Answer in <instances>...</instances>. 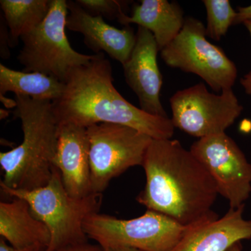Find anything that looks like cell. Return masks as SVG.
Wrapping results in <instances>:
<instances>
[{"label": "cell", "instance_id": "1", "mask_svg": "<svg viewBox=\"0 0 251 251\" xmlns=\"http://www.w3.org/2000/svg\"><path fill=\"white\" fill-rule=\"evenodd\" d=\"M142 167L146 184L136 198L148 210L189 226L216 213L219 192L212 176L177 140L152 139Z\"/></svg>", "mask_w": 251, "mask_h": 251}, {"label": "cell", "instance_id": "2", "mask_svg": "<svg viewBox=\"0 0 251 251\" xmlns=\"http://www.w3.org/2000/svg\"><path fill=\"white\" fill-rule=\"evenodd\" d=\"M60 98L52 102L59 126L87 127L114 124L131 127L152 139H171L175 127L169 117L153 116L126 100L113 85L111 64L104 53L68 75Z\"/></svg>", "mask_w": 251, "mask_h": 251}, {"label": "cell", "instance_id": "3", "mask_svg": "<svg viewBox=\"0 0 251 251\" xmlns=\"http://www.w3.org/2000/svg\"><path fill=\"white\" fill-rule=\"evenodd\" d=\"M14 112L22 123L23 140L19 146L0 153L4 173L0 184L14 190L31 191L44 187L52 176L58 144L59 126L52 102L15 95Z\"/></svg>", "mask_w": 251, "mask_h": 251}, {"label": "cell", "instance_id": "4", "mask_svg": "<svg viewBox=\"0 0 251 251\" xmlns=\"http://www.w3.org/2000/svg\"><path fill=\"white\" fill-rule=\"evenodd\" d=\"M0 187L6 196L27 201L34 216L47 226L50 242L46 251H57L88 242L84 223L90 216L99 213L103 202V193H92L85 198L70 196L55 167L49 184L44 187L31 191L11 189L2 184Z\"/></svg>", "mask_w": 251, "mask_h": 251}, {"label": "cell", "instance_id": "5", "mask_svg": "<svg viewBox=\"0 0 251 251\" xmlns=\"http://www.w3.org/2000/svg\"><path fill=\"white\" fill-rule=\"evenodd\" d=\"M68 14L67 1L52 0L44 22L21 38L17 59L24 72L41 73L65 83L74 69L95 58L97 54L80 53L71 46L66 34Z\"/></svg>", "mask_w": 251, "mask_h": 251}, {"label": "cell", "instance_id": "6", "mask_svg": "<svg viewBox=\"0 0 251 251\" xmlns=\"http://www.w3.org/2000/svg\"><path fill=\"white\" fill-rule=\"evenodd\" d=\"M188 227L150 210L128 220L97 213L84 223L87 237L103 249L129 247L142 251H171Z\"/></svg>", "mask_w": 251, "mask_h": 251}, {"label": "cell", "instance_id": "7", "mask_svg": "<svg viewBox=\"0 0 251 251\" xmlns=\"http://www.w3.org/2000/svg\"><path fill=\"white\" fill-rule=\"evenodd\" d=\"M206 27L197 18H185L176 38L161 50L168 67L201 77L214 92L232 89L237 77L235 64L219 46L206 39Z\"/></svg>", "mask_w": 251, "mask_h": 251}, {"label": "cell", "instance_id": "8", "mask_svg": "<svg viewBox=\"0 0 251 251\" xmlns=\"http://www.w3.org/2000/svg\"><path fill=\"white\" fill-rule=\"evenodd\" d=\"M92 189L103 193L110 181L143 164L152 138L127 126L98 124L87 128Z\"/></svg>", "mask_w": 251, "mask_h": 251}, {"label": "cell", "instance_id": "9", "mask_svg": "<svg viewBox=\"0 0 251 251\" xmlns=\"http://www.w3.org/2000/svg\"><path fill=\"white\" fill-rule=\"evenodd\" d=\"M170 103L175 128L199 139L226 132L244 109L232 89L216 94L203 83L175 92Z\"/></svg>", "mask_w": 251, "mask_h": 251}, {"label": "cell", "instance_id": "10", "mask_svg": "<svg viewBox=\"0 0 251 251\" xmlns=\"http://www.w3.org/2000/svg\"><path fill=\"white\" fill-rule=\"evenodd\" d=\"M190 151L209 172L230 209L245 204L251 193V164L233 139L226 132L209 135L193 143Z\"/></svg>", "mask_w": 251, "mask_h": 251}, {"label": "cell", "instance_id": "11", "mask_svg": "<svg viewBox=\"0 0 251 251\" xmlns=\"http://www.w3.org/2000/svg\"><path fill=\"white\" fill-rule=\"evenodd\" d=\"M158 49L151 31L138 27L136 42L123 64L126 82L139 100L140 109L153 116L168 117L161 101L163 77L157 63Z\"/></svg>", "mask_w": 251, "mask_h": 251}, {"label": "cell", "instance_id": "12", "mask_svg": "<svg viewBox=\"0 0 251 251\" xmlns=\"http://www.w3.org/2000/svg\"><path fill=\"white\" fill-rule=\"evenodd\" d=\"M67 29L82 34L85 45L96 54L105 52L122 65L128 61L136 42L133 28L110 25L103 18L87 13L75 1H67Z\"/></svg>", "mask_w": 251, "mask_h": 251}, {"label": "cell", "instance_id": "13", "mask_svg": "<svg viewBox=\"0 0 251 251\" xmlns=\"http://www.w3.org/2000/svg\"><path fill=\"white\" fill-rule=\"evenodd\" d=\"M244 205L230 209L221 219L215 214L188 226L171 251H227L236 243L251 239V221L243 217Z\"/></svg>", "mask_w": 251, "mask_h": 251}, {"label": "cell", "instance_id": "14", "mask_svg": "<svg viewBox=\"0 0 251 251\" xmlns=\"http://www.w3.org/2000/svg\"><path fill=\"white\" fill-rule=\"evenodd\" d=\"M54 167L60 172L63 184L70 196L85 198L94 193L87 128L73 124L59 125Z\"/></svg>", "mask_w": 251, "mask_h": 251}, {"label": "cell", "instance_id": "15", "mask_svg": "<svg viewBox=\"0 0 251 251\" xmlns=\"http://www.w3.org/2000/svg\"><path fill=\"white\" fill-rule=\"evenodd\" d=\"M118 21L125 26L137 24L151 31L161 51L179 34L185 18L184 11L176 1L142 0L133 8L131 16L125 14Z\"/></svg>", "mask_w": 251, "mask_h": 251}, {"label": "cell", "instance_id": "16", "mask_svg": "<svg viewBox=\"0 0 251 251\" xmlns=\"http://www.w3.org/2000/svg\"><path fill=\"white\" fill-rule=\"evenodd\" d=\"M0 235L18 249L35 245L48 248L50 242L47 226L34 216L29 203L20 198L0 202Z\"/></svg>", "mask_w": 251, "mask_h": 251}, {"label": "cell", "instance_id": "17", "mask_svg": "<svg viewBox=\"0 0 251 251\" xmlns=\"http://www.w3.org/2000/svg\"><path fill=\"white\" fill-rule=\"evenodd\" d=\"M64 86V82L50 75L19 72L0 64V95L10 92L34 100L54 102L62 95Z\"/></svg>", "mask_w": 251, "mask_h": 251}, {"label": "cell", "instance_id": "18", "mask_svg": "<svg viewBox=\"0 0 251 251\" xmlns=\"http://www.w3.org/2000/svg\"><path fill=\"white\" fill-rule=\"evenodd\" d=\"M52 0H1L0 6L9 31L10 48L44 22Z\"/></svg>", "mask_w": 251, "mask_h": 251}, {"label": "cell", "instance_id": "19", "mask_svg": "<svg viewBox=\"0 0 251 251\" xmlns=\"http://www.w3.org/2000/svg\"><path fill=\"white\" fill-rule=\"evenodd\" d=\"M206 11V36L213 40H221L229 27L234 25L237 11L229 0H204Z\"/></svg>", "mask_w": 251, "mask_h": 251}, {"label": "cell", "instance_id": "20", "mask_svg": "<svg viewBox=\"0 0 251 251\" xmlns=\"http://www.w3.org/2000/svg\"><path fill=\"white\" fill-rule=\"evenodd\" d=\"M77 4L87 13L94 16L118 21L126 14V10L131 1L120 0H76Z\"/></svg>", "mask_w": 251, "mask_h": 251}, {"label": "cell", "instance_id": "21", "mask_svg": "<svg viewBox=\"0 0 251 251\" xmlns=\"http://www.w3.org/2000/svg\"><path fill=\"white\" fill-rule=\"evenodd\" d=\"M10 37L7 25L4 17L1 16L0 25V54L1 58L7 59L10 57Z\"/></svg>", "mask_w": 251, "mask_h": 251}, {"label": "cell", "instance_id": "22", "mask_svg": "<svg viewBox=\"0 0 251 251\" xmlns=\"http://www.w3.org/2000/svg\"><path fill=\"white\" fill-rule=\"evenodd\" d=\"M47 247L44 246L35 245L32 247L25 248V249H15L6 243L3 238H0V251H46Z\"/></svg>", "mask_w": 251, "mask_h": 251}, {"label": "cell", "instance_id": "23", "mask_svg": "<svg viewBox=\"0 0 251 251\" xmlns=\"http://www.w3.org/2000/svg\"><path fill=\"white\" fill-rule=\"evenodd\" d=\"M57 251H104L103 248L99 244H92L90 243L71 246Z\"/></svg>", "mask_w": 251, "mask_h": 251}, {"label": "cell", "instance_id": "24", "mask_svg": "<svg viewBox=\"0 0 251 251\" xmlns=\"http://www.w3.org/2000/svg\"><path fill=\"white\" fill-rule=\"evenodd\" d=\"M243 24L247 27L251 37V20L245 21V22L243 23ZM240 83L242 85L243 88L245 90L246 93L249 94V95H251V71L241 78Z\"/></svg>", "mask_w": 251, "mask_h": 251}, {"label": "cell", "instance_id": "25", "mask_svg": "<svg viewBox=\"0 0 251 251\" xmlns=\"http://www.w3.org/2000/svg\"><path fill=\"white\" fill-rule=\"evenodd\" d=\"M250 20H251V4L245 7H239L234 25L247 21H250Z\"/></svg>", "mask_w": 251, "mask_h": 251}, {"label": "cell", "instance_id": "26", "mask_svg": "<svg viewBox=\"0 0 251 251\" xmlns=\"http://www.w3.org/2000/svg\"><path fill=\"white\" fill-rule=\"evenodd\" d=\"M0 100L4 105L5 108L7 109L16 108L17 106V102L16 99L6 98L5 96L0 95Z\"/></svg>", "mask_w": 251, "mask_h": 251}, {"label": "cell", "instance_id": "27", "mask_svg": "<svg viewBox=\"0 0 251 251\" xmlns=\"http://www.w3.org/2000/svg\"><path fill=\"white\" fill-rule=\"evenodd\" d=\"M104 251H142L138 249L129 247L115 248V249H103Z\"/></svg>", "mask_w": 251, "mask_h": 251}, {"label": "cell", "instance_id": "28", "mask_svg": "<svg viewBox=\"0 0 251 251\" xmlns=\"http://www.w3.org/2000/svg\"><path fill=\"white\" fill-rule=\"evenodd\" d=\"M227 251H242V246L241 242L236 243L232 247L229 248Z\"/></svg>", "mask_w": 251, "mask_h": 251}, {"label": "cell", "instance_id": "29", "mask_svg": "<svg viewBox=\"0 0 251 251\" xmlns=\"http://www.w3.org/2000/svg\"><path fill=\"white\" fill-rule=\"evenodd\" d=\"M10 111L6 109L1 108L0 110V120H2L9 116Z\"/></svg>", "mask_w": 251, "mask_h": 251}]
</instances>
